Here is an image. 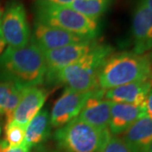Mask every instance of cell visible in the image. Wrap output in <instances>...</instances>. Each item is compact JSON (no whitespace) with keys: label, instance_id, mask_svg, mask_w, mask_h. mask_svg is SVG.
I'll use <instances>...</instances> for the list:
<instances>
[{"label":"cell","instance_id":"1","mask_svg":"<svg viewBox=\"0 0 152 152\" xmlns=\"http://www.w3.org/2000/svg\"><path fill=\"white\" fill-rule=\"evenodd\" d=\"M46 73L42 52L32 43L21 48L8 47L0 55V80L38 86L45 81Z\"/></svg>","mask_w":152,"mask_h":152},{"label":"cell","instance_id":"2","mask_svg":"<svg viewBox=\"0 0 152 152\" xmlns=\"http://www.w3.org/2000/svg\"><path fill=\"white\" fill-rule=\"evenodd\" d=\"M113 48L107 44L96 47L75 64L53 72H47L45 81L49 85L62 84L77 91H91L99 89L98 74L105 61L113 54Z\"/></svg>","mask_w":152,"mask_h":152},{"label":"cell","instance_id":"3","mask_svg":"<svg viewBox=\"0 0 152 152\" xmlns=\"http://www.w3.org/2000/svg\"><path fill=\"white\" fill-rule=\"evenodd\" d=\"M152 79V60L145 54L122 52L112 54L98 74L99 89L107 91L115 87Z\"/></svg>","mask_w":152,"mask_h":152},{"label":"cell","instance_id":"4","mask_svg":"<svg viewBox=\"0 0 152 152\" xmlns=\"http://www.w3.org/2000/svg\"><path fill=\"white\" fill-rule=\"evenodd\" d=\"M35 20L62 29L84 37L96 40L101 31L99 20H94L74 10L70 7L48 0H35Z\"/></svg>","mask_w":152,"mask_h":152},{"label":"cell","instance_id":"5","mask_svg":"<svg viewBox=\"0 0 152 152\" xmlns=\"http://www.w3.org/2000/svg\"><path fill=\"white\" fill-rule=\"evenodd\" d=\"M112 134L88 124L78 117L54 133L58 146L64 152H102Z\"/></svg>","mask_w":152,"mask_h":152},{"label":"cell","instance_id":"6","mask_svg":"<svg viewBox=\"0 0 152 152\" xmlns=\"http://www.w3.org/2000/svg\"><path fill=\"white\" fill-rule=\"evenodd\" d=\"M0 29L8 47L21 48L29 45L31 31L26 8L20 0H10L7 3L3 11Z\"/></svg>","mask_w":152,"mask_h":152},{"label":"cell","instance_id":"7","mask_svg":"<svg viewBox=\"0 0 152 152\" xmlns=\"http://www.w3.org/2000/svg\"><path fill=\"white\" fill-rule=\"evenodd\" d=\"M94 91H77L65 88L50 113L51 125L54 128H60L77 118L88 99L92 96Z\"/></svg>","mask_w":152,"mask_h":152},{"label":"cell","instance_id":"8","mask_svg":"<svg viewBox=\"0 0 152 152\" xmlns=\"http://www.w3.org/2000/svg\"><path fill=\"white\" fill-rule=\"evenodd\" d=\"M89 40L91 39L35 20L31 43L44 52Z\"/></svg>","mask_w":152,"mask_h":152},{"label":"cell","instance_id":"9","mask_svg":"<svg viewBox=\"0 0 152 152\" xmlns=\"http://www.w3.org/2000/svg\"><path fill=\"white\" fill-rule=\"evenodd\" d=\"M97 44L96 40H89L53 50L44 51L42 54L47 65V72L57 71L75 64L95 48Z\"/></svg>","mask_w":152,"mask_h":152},{"label":"cell","instance_id":"10","mask_svg":"<svg viewBox=\"0 0 152 152\" xmlns=\"http://www.w3.org/2000/svg\"><path fill=\"white\" fill-rule=\"evenodd\" d=\"M134 53L145 54L152 49V10L143 0L137 4L132 22Z\"/></svg>","mask_w":152,"mask_h":152},{"label":"cell","instance_id":"11","mask_svg":"<svg viewBox=\"0 0 152 152\" xmlns=\"http://www.w3.org/2000/svg\"><path fill=\"white\" fill-rule=\"evenodd\" d=\"M105 91L96 89L88 99L78 118L101 130L109 129L112 102L104 98Z\"/></svg>","mask_w":152,"mask_h":152},{"label":"cell","instance_id":"12","mask_svg":"<svg viewBox=\"0 0 152 152\" xmlns=\"http://www.w3.org/2000/svg\"><path fill=\"white\" fill-rule=\"evenodd\" d=\"M48 97V91L38 86L26 87L20 101L14 112L11 123L26 128L28 124L41 111Z\"/></svg>","mask_w":152,"mask_h":152},{"label":"cell","instance_id":"13","mask_svg":"<svg viewBox=\"0 0 152 152\" xmlns=\"http://www.w3.org/2000/svg\"><path fill=\"white\" fill-rule=\"evenodd\" d=\"M145 116L144 106L113 102L110 112L108 129L113 135L125 133L139 119Z\"/></svg>","mask_w":152,"mask_h":152},{"label":"cell","instance_id":"14","mask_svg":"<svg viewBox=\"0 0 152 152\" xmlns=\"http://www.w3.org/2000/svg\"><path fill=\"white\" fill-rule=\"evenodd\" d=\"M152 88V79L134 82L105 91L104 98L113 102L144 106Z\"/></svg>","mask_w":152,"mask_h":152},{"label":"cell","instance_id":"15","mask_svg":"<svg viewBox=\"0 0 152 152\" xmlns=\"http://www.w3.org/2000/svg\"><path fill=\"white\" fill-rule=\"evenodd\" d=\"M132 152H149L152 144V119L145 116L124 133L123 139Z\"/></svg>","mask_w":152,"mask_h":152},{"label":"cell","instance_id":"16","mask_svg":"<svg viewBox=\"0 0 152 152\" xmlns=\"http://www.w3.org/2000/svg\"><path fill=\"white\" fill-rule=\"evenodd\" d=\"M51 127L48 111L41 110L26 126V137L23 144L31 150L42 145L50 136Z\"/></svg>","mask_w":152,"mask_h":152},{"label":"cell","instance_id":"17","mask_svg":"<svg viewBox=\"0 0 152 152\" xmlns=\"http://www.w3.org/2000/svg\"><path fill=\"white\" fill-rule=\"evenodd\" d=\"M25 88L16 83L0 80V116L5 115L6 124L11 123Z\"/></svg>","mask_w":152,"mask_h":152},{"label":"cell","instance_id":"18","mask_svg":"<svg viewBox=\"0 0 152 152\" xmlns=\"http://www.w3.org/2000/svg\"><path fill=\"white\" fill-rule=\"evenodd\" d=\"M113 0H76L67 6L85 16L99 20L108 10Z\"/></svg>","mask_w":152,"mask_h":152},{"label":"cell","instance_id":"19","mask_svg":"<svg viewBox=\"0 0 152 152\" xmlns=\"http://www.w3.org/2000/svg\"><path fill=\"white\" fill-rule=\"evenodd\" d=\"M26 127L15 123L8 124L5 126V140L10 148L21 145L25 141Z\"/></svg>","mask_w":152,"mask_h":152},{"label":"cell","instance_id":"20","mask_svg":"<svg viewBox=\"0 0 152 152\" xmlns=\"http://www.w3.org/2000/svg\"><path fill=\"white\" fill-rule=\"evenodd\" d=\"M102 152H132L125 141L118 137H111Z\"/></svg>","mask_w":152,"mask_h":152},{"label":"cell","instance_id":"21","mask_svg":"<svg viewBox=\"0 0 152 152\" xmlns=\"http://www.w3.org/2000/svg\"><path fill=\"white\" fill-rule=\"evenodd\" d=\"M0 152H31V149L24 144L19 147L10 148L8 143L3 140L0 141Z\"/></svg>","mask_w":152,"mask_h":152},{"label":"cell","instance_id":"22","mask_svg":"<svg viewBox=\"0 0 152 152\" xmlns=\"http://www.w3.org/2000/svg\"><path fill=\"white\" fill-rule=\"evenodd\" d=\"M144 108L145 112V116L152 119V88L147 96L146 100L144 103Z\"/></svg>","mask_w":152,"mask_h":152},{"label":"cell","instance_id":"23","mask_svg":"<svg viewBox=\"0 0 152 152\" xmlns=\"http://www.w3.org/2000/svg\"><path fill=\"white\" fill-rule=\"evenodd\" d=\"M50 2H53L55 4H63V5H68L71 3L75 2L76 0H48Z\"/></svg>","mask_w":152,"mask_h":152},{"label":"cell","instance_id":"24","mask_svg":"<svg viewBox=\"0 0 152 152\" xmlns=\"http://www.w3.org/2000/svg\"><path fill=\"white\" fill-rule=\"evenodd\" d=\"M6 43L4 40V37L2 36V32H1V29H0V55L3 53V52L5 50Z\"/></svg>","mask_w":152,"mask_h":152},{"label":"cell","instance_id":"25","mask_svg":"<svg viewBox=\"0 0 152 152\" xmlns=\"http://www.w3.org/2000/svg\"><path fill=\"white\" fill-rule=\"evenodd\" d=\"M36 152H60L56 150H52V149H45V148H40Z\"/></svg>","mask_w":152,"mask_h":152},{"label":"cell","instance_id":"26","mask_svg":"<svg viewBox=\"0 0 152 152\" xmlns=\"http://www.w3.org/2000/svg\"><path fill=\"white\" fill-rule=\"evenodd\" d=\"M143 2L151 10H152V0H143Z\"/></svg>","mask_w":152,"mask_h":152},{"label":"cell","instance_id":"27","mask_svg":"<svg viewBox=\"0 0 152 152\" xmlns=\"http://www.w3.org/2000/svg\"><path fill=\"white\" fill-rule=\"evenodd\" d=\"M3 11H4V9L0 6V21H1V18H2V15H3Z\"/></svg>","mask_w":152,"mask_h":152},{"label":"cell","instance_id":"28","mask_svg":"<svg viewBox=\"0 0 152 152\" xmlns=\"http://www.w3.org/2000/svg\"><path fill=\"white\" fill-rule=\"evenodd\" d=\"M149 152H152V144H151V147H150V150H149Z\"/></svg>","mask_w":152,"mask_h":152},{"label":"cell","instance_id":"29","mask_svg":"<svg viewBox=\"0 0 152 152\" xmlns=\"http://www.w3.org/2000/svg\"><path fill=\"white\" fill-rule=\"evenodd\" d=\"M0 134H1V128H0Z\"/></svg>","mask_w":152,"mask_h":152}]
</instances>
